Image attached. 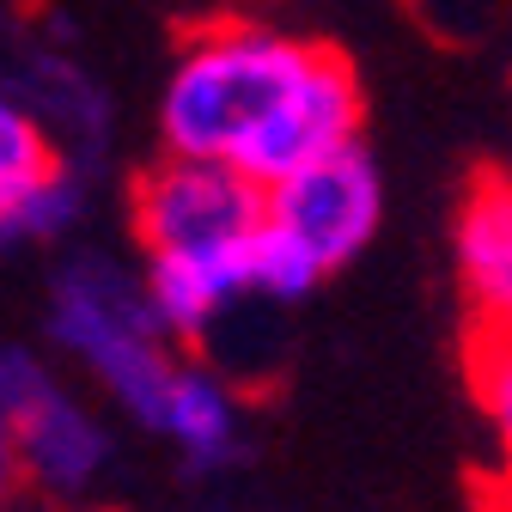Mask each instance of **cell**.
Wrapping results in <instances>:
<instances>
[{"label": "cell", "instance_id": "7a4b0ae2", "mask_svg": "<svg viewBox=\"0 0 512 512\" xmlns=\"http://www.w3.org/2000/svg\"><path fill=\"white\" fill-rule=\"evenodd\" d=\"M263 226V189L196 159H159L135 183L141 293L171 342H202L256 299L250 256Z\"/></svg>", "mask_w": 512, "mask_h": 512}, {"label": "cell", "instance_id": "277c9868", "mask_svg": "<svg viewBox=\"0 0 512 512\" xmlns=\"http://www.w3.org/2000/svg\"><path fill=\"white\" fill-rule=\"evenodd\" d=\"M49 330L98 391L147 427L159 391L177 372V348L165 336V324L153 317L141 281L104 263V256H86V263L61 269L55 299H49Z\"/></svg>", "mask_w": 512, "mask_h": 512}, {"label": "cell", "instance_id": "8992f818", "mask_svg": "<svg viewBox=\"0 0 512 512\" xmlns=\"http://www.w3.org/2000/svg\"><path fill=\"white\" fill-rule=\"evenodd\" d=\"M80 208L74 165L43 110L0 92V244L55 238Z\"/></svg>", "mask_w": 512, "mask_h": 512}, {"label": "cell", "instance_id": "9c48e42d", "mask_svg": "<svg viewBox=\"0 0 512 512\" xmlns=\"http://www.w3.org/2000/svg\"><path fill=\"white\" fill-rule=\"evenodd\" d=\"M19 494H25V482H19L13 445H7V421H0V512H19Z\"/></svg>", "mask_w": 512, "mask_h": 512}, {"label": "cell", "instance_id": "5b68a950", "mask_svg": "<svg viewBox=\"0 0 512 512\" xmlns=\"http://www.w3.org/2000/svg\"><path fill=\"white\" fill-rule=\"evenodd\" d=\"M0 421H7L19 482L37 494L74 500L110 464V433L98 409L80 403L37 354H19V348L0 354Z\"/></svg>", "mask_w": 512, "mask_h": 512}, {"label": "cell", "instance_id": "52a82bcc", "mask_svg": "<svg viewBox=\"0 0 512 512\" xmlns=\"http://www.w3.org/2000/svg\"><path fill=\"white\" fill-rule=\"evenodd\" d=\"M452 275L470 305L476 336H506L512 324V183L500 171L470 177L452 220Z\"/></svg>", "mask_w": 512, "mask_h": 512}, {"label": "cell", "instance_id": "ba28073f", "mask_svg": "<svg viewBox=\"0 0 512 512\" xmlns=\"http://www.w3.org/2000/svg\"><path fill=\"white\" fill-rule=\"evenodd\" d=\"M147 427L171 445L183 464L196 470H220L244 452V397L208 366V360H177L171 384L159 391Z\"/></svg>", "mask_w": 512, "mask_h": 512}, {"label": "cell", "instance_id": "6da1fadb", "mask_svg": "<svg viewBox=\"0 0 512 512\" xmlns=\"http://www.w3.org/2000/svg\"><path fill=\"white\" fill-rule=\"evenodd\" d=\"M159 141L171 159L220 165L269 189L293 165L360 141V80L336 43L263 19L189 31L159 86Z\"/></svg>", "mask_w": 512, "mask_h": 512}, {"label": "cell", "instance_id": "3957f363", "mask_svg": "<svg viewBox=\"0 0 512 512\" xmlns=\"http://www.w3.org/2000/svg\"><path fill=\"white\" fill-rule=\"evenodd\" d=\"M384 177L360 141L330 147L263 189V226H256L250 287L256 299H305L317 281L348 269L378 238Z\"/></svg>", "mask_w": 512, "mask_h": 512}, {"label": "cell", "instance_id": "30bf717a", "mask_svg": "<svg viewBox=\"0 0 512 512\" xmlns=\"http://www.w3.org/2000/svg\"><path fill=\"white\" fill-rule=\"evenodd\" d=\"M61 512H104V506H61Z\"/></svg>", "mask_w": 512, "mask_h": 512}]
</instances>
